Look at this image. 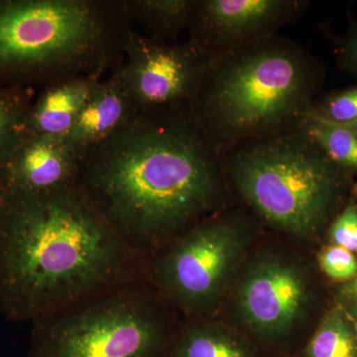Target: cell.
Instances as JSON below:
<instances>
[{
  "label": "cell",
  "mask_w": 357,
  "mask_h": 357,
  "mask_svg": "<svg viewBox=\"0 0 357 357\" xmlns=\"http://www.w3.org/2000/svg\"><path fill=\"white\" fill-rule=\"evenodd\" d=\"M76 187L148 258L222 206V154L189 110L136 114L79 155Z\"/></svg>",
  "instance_id": "6da1fadb"
},
{
  "label": "cell",
  "mask_w": 357,
  "mask_h": 357,
  "mask_svg": "<svg viewBox=\"0 0 357 357\" xmlns=\"http://www.w3.org/2000/svg\"><path fill=\"white\" fill-rule=\"evenodd\" d=\"M0 312L33 321L109 289L147 280V259L76 187L0 194Z\"/></svg>",
  "instance_id": "7a4b0ae2"
},
{
  "label": "cell",
  "mask_w": 357,
  "mask_h": 357,
  "mask_svg": "<svg viewBox=\"0 0 357 357\" xmlns=\"http://www.w3.org/2000/svg\"><path fill=\"white\" fill-rule=\"evenodd\" d=\"M323 70L309 51L274 35L208 57L189 112L220 151L299 128Z\"/></svg>",
  "instance_id": "3957f363"
},
{
  "label": "cell",
  "mask_w": 357,
  "mask_h": 357,
  "mask_svg": "<svg viewBox=\"0 0 357 357\" xmlns=\"http://www.w3.org/2000/svg\"><path fill=\"white\" fill-rule=\"evenodd\" d=\"M131 22L126 0H0V84L114 73Z\"/></svg>",
  "instance_id": "277c9868"
},
{
  "label": "cell",
  "mask_w": 357,
  "mask_h": 357,
  "mask_svg": "<svg viewBox=\"0 0 357 357\" xmlns=\"http://www.w3.org/2000/svg\"><path fill=\"white\" fill-rule=\"evenodd\" d=\"M227 182L263 220L300 238L318 234L344 197L345 171L300 128L220 151Z\"/></svg>",
  "instance_id": "5b68a950"
},
{
  "label": "cell",
  "mask_w": 357,
  "mask_h": 357,
  "mask_svg": "<svg viewBox=\"0 0 357 357\" xmlns=\"http://www.w3.org/2000/svg\"><path fill=\"white\" fill-rule=\"evenodd\" d=\"M32 324L31 357H161L168 337L147 280L96 294Z\"/></svg>",
  "instance_id": "8992f818"
},
{
  "label": "cell",
  "mask_w": 357,
  "mask_h": 357,
  "mask_svg": "<svg viewBox=\"0 0 357 357\" xmlns=\"http://www.w3.org/2000/svg\"><path fill=\"white\" fill-rule=\"evenodd\" d=\"M249 237L241 215L204 218L155 252L147 281L188 316H199L222 297Z\"/></svg>",
  "instance_id": "52a82bcc"
},
{
  "label": "cell",
  "mask_w": 357,
  "mask_h": 357,
  "mask_svg": "<svg viewBox=\"0 0 357 357\" xmlns=\"http://www.w3.org/2000/svg\"><path fill=\"white\" fill-rule=\"evenodd\" d=\"M206 61L189 40L161 41L131 29L119 70L135 114L189 110Z\"/></svg>",
  "instance_id": "ba28073f"
},
{
  "label": "cell",
  "mask_w": 357,
  "mask_h": 357,
  "mask_svg": "<svg viewBox=\"0 0 357 357\" xmlns=\"http://www.w3.org/2000/svg\"><path fill=\"white\" fill-rule=\"evenodd\" d=\"M310 284L300 264L266 255L251 261L237 282L234 302L239 319L257 337H286L299 326L310 304Z\"/></svg>",
  "instance_id": "9c48e42d"
},
{
  "label": "cell",
  "mask_w": 357,
  "mask_h": 357,
  "mask_svg": "<svg viewBox=\"0 0 357 357\" xmlns=\"http://www.w3.org/2000/svg\"><path fill=\"white\" fill-rule=\"evenodd\" d=\"M304 0H192L189 41L206 57L277 35L299 20Z\"/></svg>",
  "instance_id": "30bf717a"
},
{
  "label": "cell",
  "mask_w": 357,
  "mask_h": 357,
  "mask_svg": "<svg viewBox=\"0 0 357 357\" xmlns=\"http://www.w3.org/2000/svg\"><path fill=\"white\" fill-rule=\"evenodd\" d=\"M77 162L65 138L25 133L0 171V194L42 195L73 187Z\"/></svg>",
  "instance_id": "8fae6325"
},
{
  "label": "cell",
  "mask_w": 357,
  "mask_h": 357,
  "mask_svg": "<svg viewBox=\"0 0 357 357\" xmlns=\"http://www.w3.org/2000/svg\"><path fill=\"white\" fill-rule=\"evenodd\" d=\"M135 115L119 70H115L91 93L66 142L79 156L126 126Z\"/></svg>",
  "instance_id": "7c38bea8"
},
{
  "label": "cell",
  "mask_w": 357,
  "mask_h": 357,
  "mask_svg": "<svg viewBox=\"0 0 357 357\" xmlns=\"http://www.w3.org/2000/svg\"><path fill=\"white\" fill-rule=\"evenodd\" d=\"M100 82L98 76H82L44 86L30 107L26 133L66 139Z\"/></svg>",
  "instance_id": "4fadbf2b"
},
{
  "label": "cell",
  "mask_w": 357,
  "mask_h": 357,
  "mask_svg": "<svg viewBox=\"0 0 357 357\" xmlns=\"http://www.w3.org/2000/svg\"><path fill=\"white\" fill-rule=\"evenodd\" d=\"M131 20H136L150 32V37L174 41L187 31L192 0H126Z\"/></svg>",
  "instance_id": "5bb4252c"
},
{
  "label": "cell",
  "mask_w": 357,
  "mask_h": 357,
  "mask_svg": "<svg viewBox=\"0 0 357 357\" xmlns=\"http://www.w3.org/2000/svg\"><path fill=\"white\" fill-rule=\"evenodd\" d=\"M170 357H251L248 347L220 326L195 323L178 335Z\"/></svg>",
  "instance_id": "9a60e30c"
},
{
  "label": "cell",
  "mask_w": 357,
  "mask_h": 357,
  "mask_svg": "<svg viewBox=\"0 0 357 357\" xmlns=\"http://www.w3.org/2000/svg\"><path fill=\"white\" fill-rule=\"evenodd\" d=\"M333 164L345 171H357V134L345 124L324 119L311 110L299 128Z\"/></svg>",
  "instance_id": "2e32d148"
},
{
  "label": "cell",
  "mask_w": 357,
  "mask_h": 357,
  "mask_svg": "<svg viewBox=\"0 0 357 357\" xmlns=\"http://www.w3.org/2000/svg\"><path fill=\"white\" fill-rule=\"evenodd\" d=\"M305 357H357V323L340 305L321 319Z\"/></svg>",
  "instance_id": "e0dca14e"
},
{
  "label": "cell",
  "mask_w": 357,
  "mask_h": 357,
  "mask_svg": "<svg viewBox=\"0 0 357 357\" xmlns=\"http://www.w3.org/2000/svg\"><path fill=\"white\" fill-rule=\"evenodd\" d=\"M32 102L25 88L0 84V171L26 133Z\"/></svg>",
  "instance_id": "ac0fdd59"
},
{
  "label": "cell",
  "mask_w": 357,
  "mask_h": 357,
  "mask_svg": "<svg viewBox=\"0 0 357 357\" xmlns=\"http://www.w3.org/2000/svg\"><path fill=\"white\" fill-rule=\"evenodd\" d=\"M318 260L324 273L333 280L345 283L357 275L356 255L340 246H326L319 252Z\"/></svg>",
  "instance_id": "d6986e66"
},
{
  "label": "cell",
  "mask_w": 357,
  "mask_h": 357,
  "mask_svg": "<svg viewBox=\"0 0 357 357\" xmlns=\"http://www.w3.org/2000/svg\"><path fill=\"white\" fill-rule=\"evenodd\" d=\"M324 119L340 124H349L357 119V86L328 96L312 107Z\"/></svg>",
  "instance_id": "ffe728a7"
},
{
  "label": "cell",
  "mask_w": 357,
  "mask_h": 357,
  "mask_svg": "<svg viewBox=\"0 0 357 357\" xmlns=\"http://www.w3.org/2000/svg\"><path fill=\"white\" fill-rule=\"evenodd\" d=\"M332 244L357 253V206L349 204L333 220L328 230Z\"/></svg>",
  "instance_id": "44dd1931"
},
{
  "label": "cell",
  "mask_w": 357,
  "mask_h": 357,
  "mask_svg": "<svg viewBox=\"0 0 357 357\" xmlns=\"http://www.w3.org/2000/svg\"><path fill=\"white\" fill-rule=\"evenodd\" d=\"M340 61L342 68L357 75V28L349 33L340 49Z\"/></svg>",
  "instance_id": "7402d4cb"
},
{
  "label": "cell",
  "mask_w": 357,
  "mask_h": 357,
  "mask_svg": "<svg viewBox=\"0 0 357 357\" xmlns=\"http://www.w3.org/2000/svg\"><path fill=\"white\" fill-rule=\"evenodd\" d=\"M357 323V275L345 282L338 292V304Z\"/></svg>",
  "instance_id": "603a6c76"
},
{
  "label": "cell",
  "mask_w": 357,
  "mask_h": 357,
  "mask_svg": "<svg viewBox=\"0 0 357 357\" xmlns=\"http://www.w3.org/2000/svg\"><path fill=\"white\" fill-rule=\"evenodd\" d=\"M345 126H349V128H351V130H354V132L357 134V119H356V121L351 122V123L345 124Z\"/></svg>",
  "instance_id": "cb8c5ba5"
},
{
  "label": "cell",
  "mask_w": 357,
  "mask_h": 357,
  "mask_svg": "<svg viewBox=\"0 0 357 357\" xmlns=\"http://www.w3.org/2000/svg\"><path fill=\"white\" fill-rule=\"evenodd\" d=\"M0 202H1V199H0Z\"/></svg>",
  "instance_id": "d4e9b609"
}]
</instances>
